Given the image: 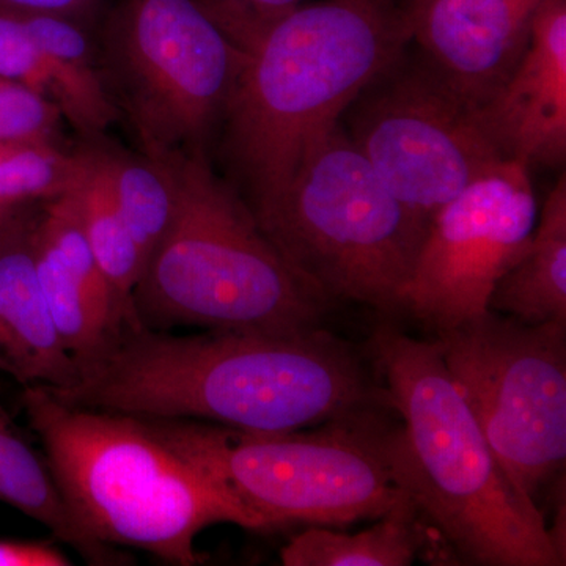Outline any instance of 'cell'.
Segmentation results:
<instances>
[{
	"instance_id": "6da1fadb",
	"label": "cell",
	"mask_w": 566,
	"mask_h": 566,
	"mask_svg": "<svg viewBox=\"0 0 566 566\" xmlns=\"http://www.w3.org/2000/svg\"><path fill=\"white\" fill-rule=\"evenodd\" d=\"M50 390L74 408L253 433L319 427L378 401L353 349L322 327L178 335L126 324L73 385Z\"/></svg>"
},
{
	"instance_id": "7a4b0ae2",
	"label": "cell",
	"mask_w": 566,
	"mask_h": 566,
	"mask_svg": "<svg viewBox=\"0 0 566 566\" xmlns=\"http://www.w3.org/2000/svg\"><path fill=\"white\" fill-rule=\"evenodd\" d=\"M199 3L245 52L216 139L230 185L259 218L292 181L308 142L411 41L403 9L400 0L281 10Z\"/></svg>"
},
{
	"instance_id": "3957f363",
	"label": "cell",
	"mask_w": 566,
	"mask_h": 566,
	"mask_svg": "<svg viewBox=\"0 0 566 566\" xmlns=\"http://www.w3.org/2000/svg\"><path fill=\"white\" fill-rule=\"evenodd\" d=\"M21 406L71 513L106 545L164 564H203L197 538L216 524L270 532L219 476L170 444L150 420L74 408L48 387H22Z\"/></svg>"
},
{
	"instance_id": "277c9868",
	"label": "cell",
	"mask_w": 566,
	"mask_h": 566,
	"mask_svg": "<svg viewBox=\"0 0 566 566\" xmlns=\"http://www.w3.org/2000/svg\"><path fill=\"white\" fill-rule=\"evenodd\" d=\"M371 349L387 401L403 420L398 469L420 515L468 564L565 565V543L499 464L438 342L381 326Z\"/></svg>"
},
{
	"instance_id": "5b68a950",
	"label": "cell",
	"mask_w": 566,
	"mask_h": 566,
	"mask_svg": "<svg viewBox=\"0 0 566 566\" xmlns=\"http://www.w3.org/2000/svg\"><path fill=\"white\" fill-rule=\"evenodd\" d=\"M169 175L175 214L133 293L137 324L292 334L333 305L268 240L210 156L151 159Z\"/></svg>"
},
{
	"instance_id": "8992f818",
	"label": "cell",
	"mask_w": 566,
	"mask_h": 566,
	"mask_svg": "<svg viewBox=\"0 0 566 566\" xmlns=\"http://www.w3.org/2000/svg\"><path fill=\"white\" fill-rule=\"evenodd\" d=\"M150 420L219 476L268 531L344 527L412 501L397 463L400 424L374 409L304 430L253 433L193 420Z\"/></svg>"
},
{
	"instance_id": "52a82bcc",
	"label": "cell",
	"mask_w": 566,
	"mask_h": 566,
	"mask_svg": "<svg viewBox=\"0 0 566 566\" xmlns=\"http://www.w3.org/2000/svg\"><path fill=\"white\" fill-rule=\"evenodd\" d=\"M255 221L327 301L389 315L400 312L430 226L390 192L340 120L308 142L292 181Z\"/></svg>"
},
{
	"instance_id": "ba28073f",
	"label": "cell",
	"mask_w": 566,
	"mask_h": 566,
	"mask_svg": "<svg viewBox=\"0 0 566 566\" xmlns=\"http://www.w3.org/2000/svg\"><path fill=\"white\" fill-rule=\"evenodd\" d=\"M96 44L142 155L210 156L245 52L199 0H118Z\"/></svg>"
},
{
	"instance_id": "9c48e42d",
	"label": "cell",
	"mask_w": 566,
	"mask_h": 566,
	"mask_svg": "<svg viewBox=\"0 0 566 566\" xmlns=\"http://www.w3.org/2000/svg\"><path fill=\"white\" fill-rule=\"evenodd\" d=\"M436 334L499 464L535 501L565 464L566 322L526 324L488 311Z\"/></svg>"
},
{
	"instance_id": "30bf717a",
	"label": "cell",
	"mask_w": 566,
	"mask_h": 566,
	"mask_svg": "<svg viewBox=\"0 0 566 566\" xmlns=\"http://www.w3.org/2000/svg\"><path fill=\"white\" fill-rule=\"evenodd\" d=\"M338 120L390 192L427 221L506 163L480 128L474 107L411 41Z\"/></svg>"
},
{
	"instance_id": "8fae6325",
	"label": "cell",
	"mask_w": 566,
	"mask_h": 566,
	"mask_svg": "<svg viewBox=\"0 0 566 566\" xmlns=\"http://www.w3.org/2000/svg\"><path fill=\"white\" fill-rule=\"evenodd\" d=\"M528 172L506 161L434 212L401 292L400 312L441 333L490 311L495 282L538 221Z\"/></svg>"
},
{
	"instance_id": "7c38bea8",
	"label": "cell",
	"mask_w": 566,
	"mask_h": 566,
	"mask_svg": "<svg viewBox=\"0 0 566 566\" xmlns=\"http://www.w3.org/2000/svg\"><path fill=\"white\" fill-rule=\"evenodd\" d=\"M400 2L411 43L475 109L523 57L545 0Z\"/></svg>"
},
{
	"instance_id": "4fadbf2b",
	"label": "cell",
	"mask_w": 566,
	"mask_h": 566,
	"mask_svg": "<svg viewBox=\"0 0 566 566\" xmlns=\"http://www.w3.org/2000/svg\"><path fill=\"white\" fill-rule=\"evenodd\" d=\"M488 139L506 161L562 167L566 158V0H545L523 57L475 107Z\"/></svg>"
},
{
	"instance_id": "5bb4252c",
	"label": "cell",
	"mask_w": 566,
	"mask_h": 566,
	"mask_svg": "<svg viewBox=\"0 0 566 566\" xmlns=\"http://www.w3.org/2000/svg\"><path fill=\"white\" fill-rule=\"evenodd\" d=\"M33 253L52 322L80 371L134 324L93 255L70 192L40 202Z\"/></svg>"
},
{
	"instance_id": "9a60e30c",
	"label": "cell",
	"mask_w": 566,
	"mask_h": 566,
	"mask_svg": "<svg viewBox=\"0 0 566 566\" xmlns=\"http://www.w3.org/2000/svg\"><path fill=\"white\" fill-rule=\"evenodd\" d=\"M40 202L0 214V374L18 385L65 389L77 378L41 292L33 253Z\"/></svg>"
},
{
	"instance_id": "2e32d148",
	"label": "cell",
	"mask_w": 566,
	"mask_h": 566,
	"mask_svg": "<svg viewBox=\"0 0 566 566\" xmlns=\"http://www.w3.org/2000/svg\"><path fill=\"white\" fill-rule=\"evenodd\" d=\"M488 308L526 324L566 322V178H558L515 263L495 282Z\"/></svg>"
},
{
	"instance_id": "e0dca14e",
	"label": "cell",
	"mask_w": 566,
	"mask_h": 566,
	"mask_svg": "<svg viewBox=\"0 0 566 566\" xmlns=\"http://www.w3.org/2000/svg\"><path fill=\"white\" fill-rule=\"evenodd\" d=\"M25 14L54 77L63 120L84 140L104 137L109 126L120 120V115L107 92L98 44L91 36V28L54 14Z\"/></svg>"
},
{
	"instance_id": "ac0fdd59",
	"label": "cell",
	"mask_w": 566,
	"mask_h": 566,
	"mask_svg": "<svg viewBox=\"0 0 566 566\" xmlns=\"http://www.w3.org/2000/svg\"><path fill=\"white\" fill-rule=\"evenodd\" d=\"M0 502L32 517L55 539L93 566L133 564L132 556L88 534L71 513L46 461L17 431L0 408Z\"/></svg>"
},
{
	"instance_id": "d6986e66",
	"label": "cell",
	"mask_w": 566,
	"mask_h": 566,
	"mask_svg": "<svg viewBox=\"0 0 566 566\" xmlns=\"http://www.w3.org/2000/svg\"><path fill=\"white\" fill-rule=\"evenodd\" d=\"M420 516L416 502L408 501L356 534L311 526L283 546L281 560L285 566L412 565L423 545Z\"/></svg>"
},
{
	"instance_id": "ffe728a7",
	"label": "cell",
	"mask_w": 566,
	"mask_h": 566,
	"mask_svg": "<svg viewBox=\"0 0 566 566\" xmlns=\"http://www.w3.org/2000/svg\"><path fill=\"white\" fill-rule=\"evenodd\" d=\"M81 167L76 181L69 191L77 211L96 262L111 283L118 303L137 324L133 308V293L139 282L144 263L118 205L112 193L106 170L92 142L80 147Z\"/></svg>"
},
{
	"instance_id": "44dd1931",
	"label": "cell",
	"mask_w": 566,
	"mask_h": 566,
	"mask_svg": "<svg viewBox=\"0 0 566 566\" xmlns=\"http://www.w3.org/2000/svg\"><path fill=\"white\" fill-rule=\"evenodd\" d=\"M88 142L98 153L115 202L136 241L145 268L174 221L172 181L158 163L142 153L133 155L104 137Z\"/></svg>"
},
{
	"instance_id": "7402d4cb",
	"label": "cell",
	"mask_w": 566,
	"mask_h": 566,
	"mask_svg": "<svg viewBox=\"0 0 566 566\" xmlns=\"http://www.w3.org/2000/svg\"><path fill=\"white\" fill-rule=\"evenodd\" d=\"M81 167L80 148L0 140V205L43 202L69 191Z\"/></svg>"
},
{
	"instance_id": "603a6c76",
	"label": "cell",
	"mask_w": 566,
	"mask_h": 566,
	"mask_svg": "<svg viewBox=\"0 0 566 566\" xmlns=\"http://www.w3.org/2000/svg\"><path fill=\"white\" fill-rule=\"evenodd\" d=\"M0 77L24 85L57 106L54 77L29 28L25 11L0 7Z\"/></svg>"
},
{
	"instance_id": "cb8c5ba5",
	"label": "cell",
	"mask_w": 566,
	"mask_h": 566,
	"mask_svg": "<svg viewBox=\"0 0 566 566\" xmlns=\"http://www.w3.org/2000/svg\"><path fill=\"white\" fill-rule=\"evenodd\" d=\"M63 115L50 99L0 77V140L61 145Z\"/></svg>"
},
{
	"instance_id": "d4e9b609",
	"label": "cell",
	"mask_w": 566,
	"mask_h": 566,
	"mask_svg": "<svg viewBox=\"0 0 566 566\" xmlns=\"http://www.w3.org/2000/svg\"><path fill=\"white\" fill-rule=\"evenodd\" d=\"M103 0H0L3 9L54 14L92 28Z\"/></svg>"
},
{
	"instance_id": "484cf974",
	"label": "cell",
	"mask_w": 566,
	"mask_h": 566,
	"mask_svg": "<svg viewBox=\"0 0 566 566\" xmlns=\"http://www.w3.org/2000/svg\"><path fill=\"white\" fill-rule=\"evenodd\" d=\"M73 564L50 542L0 539V566H69Z\"/></svg>"
},
{
	"instance_id": "4316f807",
	"label": "cell",
	"mask_w": 566,
	"mask_h": 566,
	"mask_svg": "<svg viewBox=\"0 0 566 566\" xmlns=\"http://www.w3.org/2000/svg\"><path fill=\"white\" fill-rule=\"evenodd\" d=\"M216 2L232 3L249 10H281L300 6L308 0H216Z\"/></svg>"
},
{
	"instance_id": "83f0119b",
	"label": "cell",
	"mask_w": 566,
	"mask_h": 566,
	"mask_svg": "<svg viewBox=\"0 0 566 566\" xmlns=\"http://www.w3.org/2000/svg\"><path fill=\"white\" fill-rule=\"evenodd\" d=\"M25 203H28V202H25ZM13 207H17V205H13ZM13 207H0V214H3V212L9 211L10 208H13Z\"/></svg>"
}]
</instances>
